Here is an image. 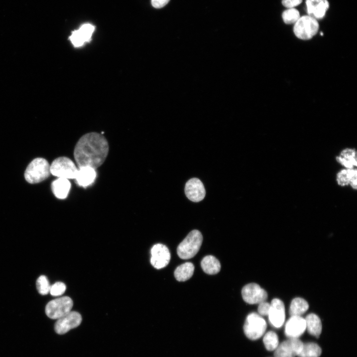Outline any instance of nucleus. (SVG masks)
Instances as JSON below:
<instances>
[{"label":"nucleus","instance_id":"nucleus-12","mask_svg":"<svg viewBox=\"0 0 357 357\" xmlns=\"http://www.w3.org/2000/svg\"><path fill=\"white\" fill-rule=\"evenodd\" d=\"M270 324L275 328L281 327L284 323L285 311L284 303L278 298L273 299L268 314Z\"/></svg>","mask_w":357,"mask_h":357},{"label":"nucleus","instance_id":"nucleus-10","mask_svg":"<svg viewBox=\"0 0 357 357\" xmlns=\"http://www.w3.org/2000/svg\"><path fill=\"white\" fill-rule=\"evenodd\" d=\"M303 343L298 338H289L279 344L275 350V357H296L300 352Z\"/></svg>","mask_w":357,"mask_h":357},{"label":"nucleus","instance_id":"nucleus-2","mask_svg":"<svg viewBox=\"0 0 357 357\" xmlns=\"http://www.w3.org/2000/svg\"><path fill=\"white\" fill-rule=\"evenodd\" d=\"M203 241L200 231H191L179 244L177 251L178 256L182 259H188L194 257L198 252Z\"/></svg>","mask_w":357,"mask_h":357},{"label":"nucleus","instance_id":"nucleus-30","mask_svg":"<svg viewBox=\"0 0 357 357\" xmlns=\"http://www.w3.org/2000/svg\"><path fill=\"white\" fill-rule=\"evenodd\" d=\"M270 307V303L263 301L259 303L258 307V314L261 316L268 315Z\"/></svg>","mask_w":357,"mask_h":357},{"label":"nucleus","instance_id":"nucleus-24","mask_svg":"<svg viewBox=\"0 0 357 357\" xmlns=\"http://www.w3.org/2000/svg\"><path fill=\"white\" fill-rule=\"evenodd\" d=\"M320 347L316 343L303 344L298 357H319L321 354Z\"/></svg>","mask_w":357,"mask_h":357},{"label":"nucleus","instance_id":"nucleus-8","mask_svg":"<svg viewBox=\"0 0 357 357\" xmlns=\"http://www.w3.org/2000/svg\"><path fill=\"white\" fill-rule=\"evenodd\" d=\"M241 295L244 301L250 304L266 301L268 297L267 292L256 283L245 285L242 289Z\"/></svg>","mask_w":357,"mask_h":357},{"label":"nucleus","instance_id":"nucleus-31","mask_svg":"<svg viewBox=\"0 0 357 357\" xmlns=\"http://www.w3.org/2000/svg\"><path fill=\"white\" fill-rule=\"evenodd\" d=\"M302 0H282V4L288 8H295L300 4Z\"/></svg>","mask_w":357,"mask_h":357},{"label":"nucleus","instance_id":"nucleus-23","mask_svg":"<svg viewBox=\"0 0 357 357\" xmlns=\"http://www.w3.org/2000/svg\"><path fill=\"white\" fill-rule=\"evenodd\" d=\"M308 307V304L305 299L296 298L293 299L291 303L289 313L291 316H301L307 310Z\"/></svg>","mask_w":357,"mask_h":357},{"label":"nucleus","instance_id":"nucleus-32","mask_svg":"<svg viewBox=\"0 0 357 357\" xmlns=\"http://www.w3.org/2000/svg\"><path fill=\"white\" fill-rule=\"evenodd\" d=\"M169 1L170 0H151V3L154 7L160 8L165 6Z\"/></svg>","mask_w":357,"mask_h":357},{"label":"nucleus","instance_id":"nucleus-26","mask_svg":"<svg viewBox=\"0 0 357 357\" xmlns=\"http://www.w3.org/2000/svg\"><path fill=\"white\" fill-rule=\"evenodd\" d=\"M263 343L268 351H275L279 345V338L276 333L273 331H269L265 334Z\"/></svg>","mask_w":357,"mask_h":357},{"label":"nucleus","instance_id":"nucleus-28","mask_svg":"<svg viewBox=\"0 0 357 357\" xmlns=\"http://www.w3.org/2000/svg\"><path fill=\"white\" fill-rule=\"evenodd\" d=\"M36 287L41 295H45L49 293L51 285L46 276L41 275L37 279Z\"/></svg>","mask_w":357,"mask_h":357},{"label":"nucleus","instance_id":"nucleus-9","mask_svg":"<svg viewBox=\"0 0 357 357\" xmlns=\"http://www.w3.org/2000/svg\"><path fill=\"white\" fill-rule=\"evenodd\" d=\"M81 321L82 317L79 313L70 311L58 319L55 325V330L57 334L62 335L78 326Z\"/></svg>","mask_w":357,"mask_h":357},{"label":"nucleus","instance_id":"nucleus-17","mask_svg":"<svg viewBox=\"0 0 357 357\" xmlns=\"http://www.w3.org/2000/svg\"><path fill=\"white\" fill-rule=\"evenodd\" d=\"M96 177L95 169L90 167L79 168L75 179L81 186L87 187L92 184Z\"/></svg>","mask_w":357,"mask_h":357},{"label":"nucleus","instance_id":"nucleus-18","mask_svg":"<svg viewBox=\"0 0 357 357\" xmlns=\"http://www.w3.org/2000/svg\"><path fill=\"white\" fill-rule=\"evenodd\" d=\"M336 160L345 168L353 169L357 167V151L355 149L347 148L342 150Z\"/></svg>","mask_w":357,"mask_h":357},{"label":"nucleus","instance_id":"nucleus-19","mask_svg":"<svg viewBox=\"0 0 357 357\" xmlns=\"http://www.w3.org/2000/svg\"><path fill=\"white\" fill-rule=\"evenodd\" d=\"M71 184L68 179L58 178L52 183L54 194L59 199H65L70 190Z\"/></svg>","mask_w":357,"mask_h":357},{"label":"nucleus","instance_id":"nucleus-3","mask_svg":"<svg viewBox=\"0 0 357 357\" xmlns=\"http://www.w3.org/2000/svg\"><path fill=\"white\" fill-rule=\"evenodd\" d=\"M50 174V166L48 162L44 158H37L28 165L24 177L28 182L33 184L46 179Z\"/></svg>","mask_w":357,"mask_h":357},{"label":"nucleus","instance_id":"nucleus-14","mask_svg":"<svg viewBox=\"0 0 357 357\" xmlns=\"http://www.w3.org/2000/svg\"><path fill=\"white\" fill-rule=\"evenodd\" d=\"M95 30V26L90 23L82 25L78 30L72 32L69 39L74 47L82 46L89 42Z\"/></svg>","mask_w":357,"mask_h":357},{"label":"nucleus","instance_id":"nucleus-4","mask_svg":"<svg viewBox=\"0 0 357 357\" xmlns=\"http://www.w3.org/2000/svg\"><path fill=\"white\" fill-rule=\"evenodd\" d=\"M266 327V322L262 316L258 313L252 312L246 317L243 331L248 339L255 340L264 334Z\"/></svg>","mask_w":357,"mask_h":357},{"label":"nucleus","instance_id":"nucleus-22","mask_svg":"<svg viewBox=\"0 0 357 357\" xmlns=\"http://www.w3.org/2000/svg\"><path fill=\"white\" fill-rule=\"evenodd\" d=\"M194 270V266L192 263L185 262L176 268L174 272V276L178 281H185L192 277Z\"/></svg>","mask_w":357,"mask_h":357},{"label":"nucleus","instance_id":"nucleus-1","mask_svg":"<svg viewBox=\"0 0 357 357\" xmlns=\"http://www.w3.org/2000/svg\"><path fill=\"white\" fill-rule=\"evenodd\" d=\"M109 149L108 142L102 134L89 132L77 141L74 157L79 168L90 167L96 170L105 161Z\"/></svg>","mask_w":357,"mask_h":357},{"label":"nucleus","instance_id":"nucleus-13","mask_svg":"<svg viewBox=\"0 0 357 357\" xmlns=\"http://www.w3.org/2000/svg\"><path fill=\"white\" fill-rule=\"evenodd\" d=\"M184 191L186 197L195 202L203 200L206 194L203 184L197 178H192L186 182Z\"/></svg>","mask_w":357,"mask_h":357},{"label":"nucleus","instance_id":"nucleus-6","mask_svg":"<svg viewBox=\"0 0 357 357\" xmlns=\"http://www.w3.org/2000/svg\"><path fill=\"white\" fill-rule=\"evenodd\" d=\"M77 170L74 163L66 157L56 159L50 166L51 174L60 178L75 179Z\"/></svg>","mask_w":357,"mask_h":357},{"label":"nucleus","instance_id":"nucleus-33","mask_svg":"<svg viewBox=\"0 0 357 357\" xmlns=\"http://www.w3.org/2000/svg\"><path fill=\"white\" fill-rule=\"evenodd\" d=\"M357 174H356L352 177L349 183L352 188L355 190L357 189Z\"/></svg>","mask_w":357,"mask_h":357},{"label":"nucleus","instance_id":"nucleus-27","mask_svg":"<svg viewBox=\"0 0 357 357\" xmlns=\"http://www.w3.org/2000/svg\"><path fill=\"white\" fill-rule=\"evenodd\" d=\"M300 14L295 8H288L282 13V18L286 24H295L299 18Z\"/></svg>","mask_w":357,"mask_h":357},{"label":"nucleus","instance_id":"nucleus-21","mask_svg":"<svg viewBox=\"0 0 357 357\" xmlns=\"http://www.w3.org/2000/svg\"><path fill=\"white\" fill-rule=\"evenodd\" d=\"M201 266L203 271L209 275L216 274L221 269L219 261L212 255L205 256L201 260Z\"/></svg>","mask_w":357,"mask_h":357},{"label":"nucleus","instance_id":"nucleus-15","mask_svg":"<svg viewBox=\"0 0 357 357\" xmlns=\"http://www.w3.org/2000/svg\"><path fill=\"white\" fill-rule=\"evenodd\" d=\"M305 330V319L301 316H292L286 323L285 333L289 338H298Z\"/></svg>","mask_w":357,"mask_h":357},{"label":"nucleus","instance_id":"nucleus-5","mask_svg":"<svg viewBox=\"0 0 357 357\" xmlns=\"http://www.w3.org/2000/svg\"><path fill=\"white\" fill-rule=\"evenodd\" d=\"M318 29L317 20L309 15L300 17L294 26L295 35L301 40L311 39L316 34Z\"/></svg>","mask_w":357,"mask_h":357},{"label":"nucleus","instance_id":"nucleus-11","mask_svg":"<svg viewBox=\"0 0 357 357\" xmlns=\"http://www.w3.org/2000/svg\"><path fill=\"white\" fill-rule=\"evenodd\" d=\"M150 262L157 269L166 267L171 259V253L168 248L164 244L157 243L151 249Z\"/></svg>","mask_w":357,"mask_h":357},{"label":"nucleus","instance_id":"nucleus-7","mask_svg":"<svg viewBox=\"0 0 357 357\" xmlns=\"http://www.w3.org/2000/svg\"><path fill=\"white\" fill-rule=\"evenodd\" d=\"M72 300L68 297L59 298L49 301L45 307L47 316L53 319H58L71 311Z\"/></svg>","mask_w":357,"mask_h":357},{"label":"nucleus","instance_id":"nucleus-29","mask_svg":"<svg viewBox=\"0 0 357 357\" xmlns=\"http://www.w3.org/2000/svg\"><path fill=\"white\" fill-rule=\"evenodd\" d=\"M65 290V285L62 282H58L51 286L49 292L52 296L57 297L62 295Z\"/></svg>","mask_w":357,"mask_h":357},{"label":"nucleus","instance_id":"nucleus-20","mask_svg":"<svg viewBox=\"0 0 357 357\" xmlns=\"http://www.w3.org/2000/svg\"><path fill=\"white\" fill-rule=\"evenodd\" d=\"M306 329L312 336L318 337L322 331V323L319 317L314 313L308 314L305 317Z\"/></svg>","mask_w":357,"mask_h":357},{"label":"nucleus","instance_id":"nucleus-16","mask_svg":"<svg viewBox=\"0 0 357 357\" xmlns=\"http://www.w3.org/2000/svg\"><path fill=\"white\" fill-rule=\"evenodd\" d=\"M306 11L308 15L315 18H323L329 7L327 0H306Z\"/></svg>","mask_w":357,"mask_h":357},{"label":"nucleus","instance_id":"nucleus-25","mask_svg":"<svg viewBox=\"0 0 357 357\" xmlns=\"http://www.w3.org/2000/svg\"><path fill=\"white\" fill-rule=\"evenodd\" d=\"M356 174H357L356 168H345L341 170L336 175V181L338 184L341 186H346L349 185L352 177Z\"/></svg>","mask_w":357,"mask_h":357}]
</instances>
